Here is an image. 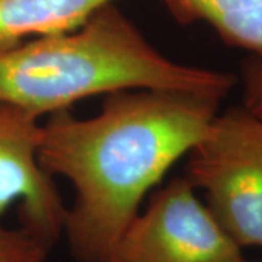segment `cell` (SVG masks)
I'll list each match as a JSON object with an SVG mask.
<instances>
[{
	"instance_id": "obj_2",
	"label": "cell",
	"mask_w": 262,
	"mask_h": 262,
	"mask_svg": "<svg viewBox=\"0 0 262 262\" xmlns=\"http://www.w3.org/2000/svg\"><path fill=\"white\" fill-rule=\"evenodd\" d=\"M237 77L170 60L114 3L75 29L0 48V101L41 118L95 95L177 91L225 99Z\"/></svg>"
},
{
	"instance_id": "obj_9",
	"label": "cell",
	"mask_w": 262,
	"mask_h": 262,
	"mask_svg": "<svg viewBox=\"0 0 262 262\" xmlns=\"http://www.w3.org/2000/svg\"><path fill=\"white\" fill-rule=\"evenodd\" d=\"M241 82L244 91L242 105L262 120V56L251 54L242 64Z\"/></svg>"
},
{
	"instance_id": "obj_6",
	"label": "cell",
	"mask_w": 262,
	"mask_h": 262,
	"mask_svg": "<svg viewBox=\"0 0 262 262\" xmlns=\"http://www.w3.org/2000/svg\"><path fill=\"white\" fill-rule=\"evenodd\" d=\"M115 0H0V48L80 27ZM170 8L172 0H160Z\"/></svg>"
},
{
	"instance_id": "obj_8",
	"label": "cell",
	"mask_w": 262,
	"mask_h": 262,
	"mask_svg": "<svg viewBox=\"0 0 262 262\" xmlns=\"http://www.w3.org/2000/svg\"><path fill=\"white\" fill-rule=\"evenodd\" d=\"M50 249L20 226H5L0 217V262H46Z\"/></svg>"
},
{
	"instance_id": "obj_5",
	"label": "cell",
	"mask_w": 262,
	"mask_h": 262,
	"mask_svg": "<svg viewBox=\"0 0 262 262\" xmlns=\"http://www.w3.org/2000/svg\"><path fill=\"white\" fill-rule=\"evenodd\" d=\"M41 133L39 118L0 101V217L16 207L19 226L53 248L64 232L67 207L38 162Z\"/></svg>"
},
{
	"instance_id": "obj_7",
	"label": "cell",
	"mask_w": 262,
	"mask_h": 262,
	"mask_svg": "<svg viewBox=\"0 0 262 262\" xmlns=\"http://www.w3.org/2000/svg\"><path fill=\"white\" fill-rule=\"evenodd\" d=\"M181 22L204 20L233 46L262 56V0H172Z\"/></svg>"
},
{
	"instance_id": "obj_3",
	"label": "cell",
	"mask_w": 262,
	"mask_h": 262,
	"mask_svg": "<svg viewBox=\"0 0 262 262\" xmlns=\"http://www.w3.org/2000/svg\"><path fill=\"white\" fill-rule=\"evenodd\" d=\"M185 178L236 244L262 248V120L244 105L215 114L187 153Z\"/></svg>"
},
{
	"instance_id": "obj_10",
	"label": "cell",
	"mask_w": 262,
	"mask_h": 262,
	"mask_svg": "<svg viewBox=\"0 0 262 262\" xmlns=\"http://www.w3.org/2000/svg\"><path fill=\"white\" fill-rule=\"evenodd\" d=\"M242 262H246V261H242Z\"/></svg>"
},
{
	"instance_id": "obj_4",
	"label": "cell",
	"mask_w": 262,
	"mask_h": 262,
	"mask_svg": "<svg viewBox=\"0 0 262 262\" xmlns=\"http://www.w3.org/2000/svg\"><path fill=\"white\" fill-rule=\"evenodd\" d=\"M242 248L201 203L185 177L173 178L139 211L108 262H242Z\"/></svg>"
},
{
	"instance_id": "obj_1",
	"label": "cell",
	"mask_w": 262,
	"mask_h": 262,
	"mask_svg": "<svg viewBox=\"0 0 262 262\" xmlns=\"http://www.w3.org/2000/svg\"><path fill=\"white\" fill-rule=\"evenodd\" d=\"M219 103L201 95L139 89L108 95L91 118L70 110L48 115L38 162L75 189L63 233L76 261L108 262L144 196L203 137Z\"/></svg>"
}]
</instances>
